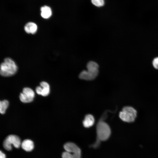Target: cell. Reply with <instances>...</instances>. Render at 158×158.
I'll return each instance as SVG.
<instances>
[{
  "mask_svg": "<svg viewBox=\"0 0 158 158\" xmlns=\"http://www.w3.org/2000/svg\"><path fill=\"white\" fill-rule=\"evenodd\" d=\"M41 86H37L36 88V93L43 96H46L50 92V87L49 84L46 82L42 81L40 83Z\"/></svg>",
  "mask_w": 158,
  "mask_h": 158,
  "instance_id": "cell-8",
  "label": "cell"
},
{
  "mask_svg": "<svg viewBox=\"0 0 158 158\" xmlns=\"http://www.w3.org/2000/svg\"><path fill=\"white\" fill-rule=\"evenodd\" d=\"M9 105L8 102L6 100H4L0 102V112L1 114H3L8 108Z\"/></svg>",
  "mask_w": 158,
  "mask_h": 158,
  "instance_id": "cell-13",
  "label": "cell"
},
{
  "mask_svg": "<svg viewBox=\"0 0 158 158\" xmlns=\"http://www.w3.org/2000/svg\"><path fill=\"white\" fill-rule=\"evenodd\" d=\"M97 140L105 141L109 138L111 133V129L109 125L103 121H100L96 127Z\"/></svg>",
  "mask_w": 158,
  "mask_h": 158,
  "instance_id": "cell-5",
  "label": "cell"
},
{
  "mask_svg": "<svg viewBox=\"0 0 158 158\" xmlns=\"http://www.w3.org/2000/svg\"><path fill=\"white\" fill-rule=\"evenodd\" d=\"M21 145L23 149L27 152L32 151L34 147L33 142L29 139L24 140L21 142Z\"/></svg>",
  "mask_w": 158,
  "mask_h": 158,
  "instance_id": "cell-10",
  "label": "cell"
},
{
  "mask_svg": "<svg viewBox=\"0 0 158 158\" xmlns=\"http://www.w3.org/2000/svg\"><path fill=\"white\" fill-rule=\"evenodd\" d=\"M92 4L95 6L100 7L103 6L104 4V0H91Z\"/></svg>",
  "mask_w": 158,
  "mask_h": 158,
  "instance_id": "cell-14",
  "label": "cell"
},
{
  "mask_svg": "<svg viewBox=\"0 0 158 158\" xmlns=\"http://www.w3.org/2000/svg\"><path fill=\"white\" fill-rule=\"evenodd\" d=\"M0 158H6L5 155L1 151L0 152Z\"/></svg>",
  "mask_w": 158,
  "mask_h": 158,
  "instance_id": "cell-16",
  "label": "cell"
},
{
  "mask_svg": "<svg viewBox=\"0 0 158 158\" xmlns=\"http://www.w3.org/2000/svg\"><path fill=\"white\" fill-rule=\"evenodd\" d=\"M34 91L30 88L25 87L20 94L19 98L23 102L27 103L32 102L35 97Z\"/></svg>",
  "mask_w": 158,
  "mask_h": 158,
  "instance_id": "cell-7",
  "label": "cell"
},
{
  "mask_svg": "<svg viewBox=\"0 0 158 158\" xmlns=\"http://www.w3.org/2000/svg\"><path fill=\"white\" fill-rule=\"evenodd\" d=\"M137 111L131 106L124 107L119 114L120 119L123 122L131 123L134 122L137 116Z\"/></svg>",
  "mask_w": 158,
  "mask_h": 158,
  "instance_id": "cell-3",
  "label": "cell"
},
{
  "mask_svg": "<svg viewBox=\"0 0 158 158\" xmlns=\"http://www.w3.org/2000/svg\"><path fill=\"white\" fill-rule=\"evenodd\" d=\"M95 119L93 116L91 114L87 115L83 121V125L85 128H89L94 124Z\"/></svg>",
  "mask_w": 158,
  "mask_h": 158,
  "instance_id": "cell-11",
  "label": "cell"
},
{
  "mask_svg": "<svg viewBox=\"0 0 158 158\" xmlns=\"http://www.w3.org/2000/svg\"><path fill=\"white\" fill-rule=\"evenodd\" d=\"M64 148L66 151L62 154V158H80L81 150L75 144L67 142L64 145Z\"/></svg>",
  "mask_w": 158,
  "mask_h": 158,
  "instance_id": "cell-4",
  "label": "cell"
},
{
  "mask_svg": "<svg viewBox=\"0 0 158 158\" xmlns=\"http://www.w3.org/2000/svg\"><path fill=\"white\" fill-rule=\"evenodd\" d=\"M152 63L155 69H158V57L154 59Z\"/></svg>",
  "mask_w": 158,
  "mask_h": 158,
  "instance_id": "cell-15",
  "label": "cell"
},
{
  "mask_svg": "<svg viewBox=\"0 0 158 158\" xmlns=\"http://www.w3.org/2000/svg\"><path fill=\"white\" fill-rule=\"evenodd\" d=\"M87 70H83L79 74L80 79L85 80H92L97 76L99 73V65L96 62L90 61L86 66Z\"/></svg>",
  "mask_w": 158,
  "mask_h": 158,
  "instance_id": "cell-1",
  "label": "cell"
},
{
  "mask_svg": "<svg viewBox=\"0 0 158 158\" xmlns=\"http://www.w3.org/2000/svg\"><path fill=\"white\" fill-rule=\"evenodd\" d=\"M17 70V67L14 61L10 58H6L1 64L0 73L2 76H10L14 75Z\"/></svg>",
  "mask_w": 158,
  "mask_h": 158,
  "instance_id": "cell-2",
  "label": "cell"
},
{
  "mask_svg": "<svg viewBox=\"0 0 158 158\" xmlns=\"http://www.w3.org/2000/svg\"><path fill=\"white\" fill-rule=\"evenodd\" d=\"M37 27L34 23L29 22L26 23L24 27L25 32L28 34H34L36 32Z\"/></svg>",
  "mask_w": 158,
  "mask_h": 158,
  "instance_id": "cell-9",
  "label": "cell"
},
{
  "mask_svg": "<svg viewBox=\"0 0 158 158\" xmlns=\"http://www.w3.org/2000/svg\"><path fill=\"white\" fill-rule=\"evenodd\" d=\"M41 15L42 17L45 19L49 18L51 16L52 11L50 7L47 6H44L41 8Z\"/></svg>",
  "mask_w": 158,
  "mask_h": 158,
  "instance_id": "cell-12",
  "label": "cell"
},
{
  "mask_svg": "<svg viewBox=\"0 0 158 158\" xmlns=\"http://www.w3.org/2000/svg\"><path fill=\"white\" fill-rule=\"evenodd\" d=\"M21 142L20 138L17 136L11 135L7 136L3 142V146L7 150H11V145L16 148H19L21 145Z\"/></svg>",
  "mask_w": 158,
  "mask_h": 158,
  "instance_id": "cell-6",
  "label": "cell"
}]
</instances>
